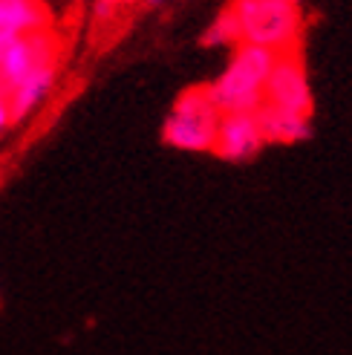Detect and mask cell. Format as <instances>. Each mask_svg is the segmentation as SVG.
Listing matches in <instances>:
<instances>
[{"mask_svg":"<svg viewBox=\"0 0 352 355\" xmlns=\"http://www.w3.org/2000/svg\"><path fill=\"white\" fill-rule=\"evenodd\" d=\"M127 3H133V0H98V6H96V12L101 15V17H110L116 9H121V6H127Z\"/></svg>","mask_w":352,"mask_h":355,"instance_id":"7c38bea8","label":"cell"},{"mask_svg":"<svg viewBox=\"0 0 352 355\" xmlns=\"http://www.w3.org/2000/svg\"><path fill=\"white\" fill-rule=\"evenodd\" d=\"M61 58V41L55 38V32L41 29L32 35H21V38L9 41L6 46H0V84L12 90L32 73H38L46 64H58Z\"/></svg>","mask_w":352,"mask_h":355,"instance_id":"277c9868","label":"cell"},{"mask_svg":"<svg viewBox=\"0 0 352 355\" xmlns=\"http://www.w3.org/2000/svg\"><path fill=\"white\" fill-rule=\"evenodd\" d=\"M202 41L211 44V46H237L240 44V29H237V21H234L231 9H225V12H220L214 17V24L208 26Z\"/></svg>","mask_w":352,"mask_h":355,"instance_id":"30bf717a","label":"cell"},{"mask_svg":"<svg viewBox=\"0 0 352 355\" xmlns=\"http://www.w3.org/2000/svg\"><path fill=\"white\" fill-rule=\"evenodd\" d=\"M41 29H49V9L44 0H0V46Z\"/></svg>","mask_w":352,"mask_h":355,"instance_id":"52a82bcc","label":"cell"},{"mask_svg":"<svg viewBox=\"0 0 352 355\" xmlns=\"http://www.w3.org/2000/svg\"><path fill=\"white\" fill-rule=\"evenodd\" d=\"M15 121V113H12V98H9V90L0 84V136L6 133V128Z\"/></svg>","mask_w":352,"mask_h":355,"instance_id":"8fae6325","label":"cell"},{"mask_svg":"<svg viewBox=\"0 0 352 355\" xmlns=\"http://www.w3.org/2000/svg\"><path fill=\"white\" fill-rule=\"evenodd\" d=\"M277 64V52L254 44H237L222 73L205 84L220 113H254L266 104V84Z\"/></svg>","mask_w":352,"mask_h":355,"instance_id":"6da1fadb","label":"cell"},{"mask_svg":"<svg viewBox=\"0 0 352 355\" xmlns=\"http://www.w3.org/2000/svg\"><path fill=\"white\" fill-rule=\"evenodd\" d=\"M220 107L211 101L205 87L188 90L176 98L173 110L165 119L162 139L173 150L185 153H214L217 128H220Z\"/></svg>","mask_w":352,"mask_h":355,"instance_id":"3957f363","label":"cell"},{"mask_svg":"<svg viewBox=\"0 0 352 355\" xmlns=\"http://www.w3.org/2000/svg\"><path fill=\"white\" fill-rule=\"evenodd\" d=\"M231 15L240 29V44H254L277 55L297 52L303 35L301 3L292 0H231Z\"/></svg>","mask_w":352,"mask_h":355,"instance_id":"7a4b0ae2","label":"cell"},{"mask_svg":"<svg viewBox=\"0 0 352 355\" xmlns=\"http://www.w3.org/2000/svg\"><path fill=\"white\" fill-rule=\"evenodd\" d=\"M266 104H272L277 110L312 116V84L297 52L277 55V64L266 84Z\"/></svg>","mask_w":352,"mask_h":355,"instance_id":"5b68a950","label":"cell"},{"mask_svg":"<svg viewBox=\"0 0 352 355\" xmlns=\"http://www.w3.org/2000/svg\"><path fill=\"white\" fill-rule=\"evenodd\" d=\"M263 145H266V139H263L254 113H222L214 141V153L220 159H225V162H249L263 150Z\"/></svg>","mask_w":352,"mask_h":355,"instance_id":"8992f818","label":"cell"},{"mask_svg":"<svg viewBox=\"0 0 352 355\" xmlns=\"http://www.w3.org/2000/svg\"><path fill=\"white\" fill-rule=\"evenodd\" d=\"M55 81H58V64H46V67L38 69V73L24 78L17 87H12L9 98H12L15 121L29 119L35 110H38L41 104L52 96V90H55Z\"/></svg>","mask_w":352,"mask_h":355,"instance_id":"9c48e42d","label":"cell"},{"mask_svg":"<svg viewBox=\"0 0 352 355\" xmlns=\"http://www.w3.org/2000/svg\"><path fill=\"white\" fill-rule=\"evenodd\" d=\"M148 6H162V3H168V0H145Z\"/></svg>","mask_w":352,"mask_h":355,"instance_id":"4fadbf2b","label":"cell"},{"mask_svg":"<svg viewBox=\"0 0 352 355\" xmlns=\"http://www.w3.org/2000/svg\"><path fill=\"white\" fill-rule=\"evenodd\" d=\"M254 116H257L266 145H297V141H306L312 136L309 116L277 110L272 104H263L260 110H254Z\"/></svg>","mask_w":352,"mask_h":355,"instance_id":"ba28073f","label":"cell"},{"mask_svg":"<svg viewBox=\"0 0 352 355\" xmlns=\"http://www.w3.org/2000/svg\"><path fill=\"white\" fill-rule=\"evenodd\" d=\"M292 3H303V0H292Z\"/></svg>","mask_w":352,"mask_h":355,"instance_id":"5bb4252c","label":"cell"}]
</instances>
